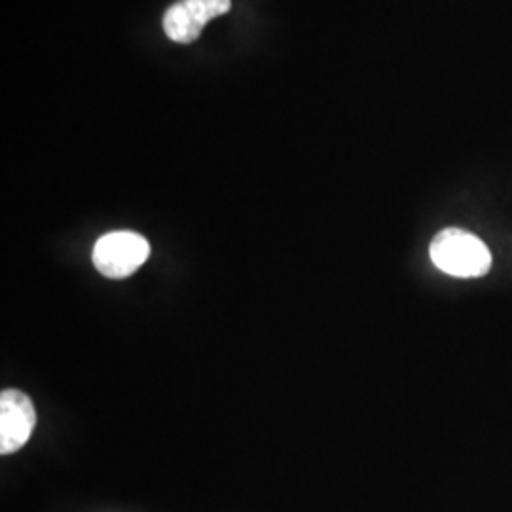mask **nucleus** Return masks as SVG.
<instances>
[{
  "label": "nucleus",
  "mask_w": 512,
  "mask_h": 512,
  "mask_svg": "<svg viewBox=\"0 0 512 512\" xmlns=\"http://www.w3.org/2000/svg\"><path fill=\"white\" fill-rule=\"evenodd\" d=\"M429 255L440 272L461 279L480 277L492 266V255L484 241L459 228H446L437 234Z\"/></svg>",
  "instance_id": "1"
},
{
  "label": "nucleus",
  "mask_w": 512,
  "mask_h": 512,
  "mask_svg": "<svg viewBox=\"0 0 512 512\" xmlns=\"http://www.w3.org/2000/svg\"><path fill=\"white\" fill-rule=\"evenodd\" d=\"M150 255L147 239L135 232H112L93 247L95 268L109 279H124L137 272Z\"/></svg>",
  "instance_id": "2"
},
{
  "label": "nucleus",
  "mask_w": 512,
  "mask_h": 512,
  "mask_svg": "<svg viewBox=\"0 0 512 512\" xmlns=\"http://www.w3.org/2000/svg\"><path fill=\"white\" fill-rule=\"evenodd\" d=\"M37 410L31 399L18 389H6L0 395V454L21 450L35 431Z\"/></svg>",
  "instance_id": "3"
},
{
  "label": "nucleus",
  "mask_w": 512,
  "mask_h": 512,
  "mask_svg": "<svg viewBox=\"0 0 512 512\" xmlns=\"http://www.w3.org/2000/svg\"><path fill=\"white\" fill-rule=\"evenodd\" d=\"M164 31L169 40L190 44L202 35L203 25L181 0L165 10Z\"/></svg>",
  "instance_id": "4"
},
{
  "label": "nucleus",
  "mask_w": 512,
  "mask_h": 512,
  "mask_svg": "<svg viewBox=\"0 0 512 512\" xmlns=\"http://www.w3.org/2000/svg\"><path fill=\"white\" fill-rule=\"evenodd\" d=\"M188 6V10L196 16V19L202 23L203 27L211 21V19L224 16L232 2L230 0H183Z\"/></svg>",
  "instance_id": "5"
}]
</instances>
